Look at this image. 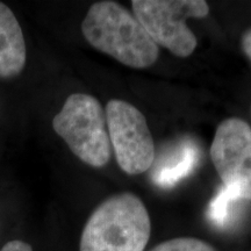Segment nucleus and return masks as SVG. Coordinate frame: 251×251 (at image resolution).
<instances>
[{
	"label": "nucleus",
	"mask_w": 251,
	"mask_h": 251,
	"mask_svg": "<svg viewBox=\"0 0 251 251\" xmlns=\"http://www.w3.org/2000/svg\"><path fill=\"white\" fill-rule=\"evenodd\" d=\"M81 31L93 48L129 68H149L158 58V46L136 17L115 1L91 6Z\"/></svg>",
	"instance_id": "obj_1"
},
{
	"label": "nucleus",
	"mask_w": 251,
	"mask_h": 251,
	"mask_svg": "<svg viewBox=\"0 0 251 251\" xmlns=\"http://www.w3.org/2000/svg\"><path fill=\"white\" fill-rule=\"evenodd\" d=\"M151 225L139 197L125 192L94 209L80 237L79 251H143Z\"/></svg>",
	"instance_id": "obj_2"
},
{
	"label": "nucleus",
	"mask_w": 251,
	"mask_h": 251,
	"mask_svg": "<svg viewBox=\"0 0 251 251\" xmlns=\"http://www.w3.org/2000/svg\"><path fill=\"white\" fill-rule=\"evenodd\" d=\"M52 128L81 162L92 168L107 165L112 147L105 111L98 99L85 93L69 96L52 119Z\"/></svg>",
	"instance_id": "obj_3"
},
{
	"label": "nucleus",
	"mask_w": 251,
	"mask_h": 251,
	"mask_svg": "<svg viewBox=\"0 0 251 251\" xmlns=\"http://www.w3.org/2000/svg\"><path fill=\"white\" fill-rule=\"evenodd\" d=\"M134 15L156 45L178 57H188L198 41L187 27V19H202L209 13L203 0H133Z\"/></svg>",
	"instance_id": "obj_4"
},
{
	"label": "nucleus",
	"mask_w": 251,
	"mask_h": 251,
	"mask_svg": "<svg viewBox=\"0 0 251 251\" xmlns=\"http://www.w3.org/2000/svg\"><path fill=\"white\" fill-rule=\"evenodd\" d=\"M111 147L121 170L127 175L148 171L155 162V143L146 117L134 105L109 100L105 109Z\"/></svg>",
	"instance_id": "obj_5"
},
{
	"label": "nucleus",
	"mask_w": 251,
	"mask_h": 251,
	"mask_svg": "<svg viewBox=\"0 0 251 251\" xmlns=\"http://www.w3.org/2000/svg\"><path fill=\"white\" fill-rule=\"evenodd\" d=\"M211 158L224 186L236 191L241 200H251V127L229 118L216 128Z\"/></svg>",
	"instance_id": "obj_6"
},
{
	"label": "nucleus",
	"mask_w": 251,
	"mask_h": 251,
	"mask_svg": "<svg viewBox=\"0 0 251 251\" xmlns=\"http://www.w3.org/2000/svg\"><path fill=\"white\" fill-rule=\"evenodd\" d=\"M26 42L12 9L0 1V78L18 77L26 65Z\"/></svg>",
	"instance_id": "obj_7"
},
{
	"label": "nucleus",
	"mask_w": 251,
	"mask_h": 251,
	"mask_svg": "<svg viewBox=\"0 0 251 251\" xmlns=\"http://www.w3.org/2000/svg\"><path fill=\"white\" fill-rule=\"evenodd\" d=\"M200 159V149L196 141L183 139L164 152L152 170V183L170 188L192 174ZM153 165V164H152Z\"/></svg>",
	"instance_id": "obj_8"
},
{
	"label": "nucleus",
	"mask_w": 251,
	"mask_h": 251,
	"mask_svg": "<svg viewBox=\"0 0 251 251\" xmlns=\"http://www.w3.org/2000/svg\"><path fill=\"white\" fill-rule=\"evenodd\" d=\"M241 200L236 191L222 185L208 206V219L218 227H225L229 220L231 205Z\"/></svg>",
	"instance_id": "obj_9"
},
{
	"label": "nucleus",
	"mask_w": 251,
	"mask_h": 251,
	"mask_svg": "<svg viewBox=\"0 0 251 251\" xmlns=\"http://www.w3.org/2000/svg\"><path fill=\"white\" fill-rule=\"evenodd\" d=\"M150 251H215L214 248L193 237H178L165 241Z\"/></svg>",
	"instance_id": "obj_10"
},
{
	"label": "nucleus",
	"mask_w": 251,
	"mask_h": 251,
	"mask_svg": "<svg viewBox=\"0 0 251 251\" xmlns=\"http://www.w3.org/2000/svg\"><path fill=\"white\" fill-rule=\"evenodd\" d=\"M0 251H33V249L29 244L24 242V241L13 240L6 243Z\"/></svg>",
	"instance_id": "obj_11"
},
{
	"label": "nucleus",
	"mask_w": 251,
	"mask_h": 251,
	"mask_svg": "<svg viewBox=\"0 0 251 251\" xmlns=\"http://www.w3.org/2000/svg\"><path fill=\"white\" fill-rule=\"evenodd\" d=\"M242 49L247 57L251 61V28L248 29L242 36Z\"/></svg>",
	"instance_id": "obj_12"
}]
</instances>
